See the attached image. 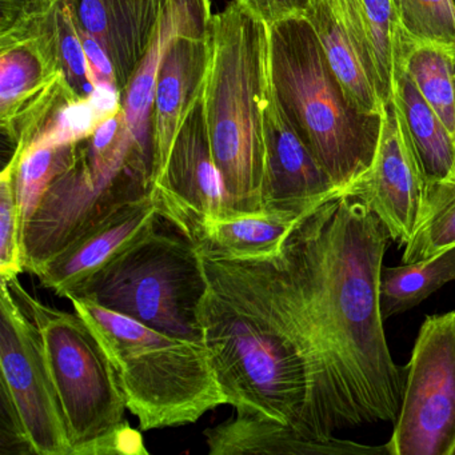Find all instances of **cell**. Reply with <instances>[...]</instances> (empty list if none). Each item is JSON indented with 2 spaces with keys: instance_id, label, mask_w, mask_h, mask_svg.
Returning a JSON list of instances; mask_svg holds the SVG:
<instances>
[{
  "instance_id": "obj_1",
  "label": "cell",
  "mask_w": 455,
  "mask_h": 455,
  "mask_svg": "<svg viewBox=\"0 0 455 455\" xmlns=\"http://www.w3.org/2000/svg\"><path fill=\"white\" fill-rule=\"evenodd\" d=\"M201 255L204 342L228 404L308 441L334 438L342 428L334 380L276 260Z\"/></svg>"
},
{
  "instance_id": "obj_2",
  "label": "cell",
  "mask_w": 455,
  "mask_h": 455,
  "mask_svg": "<svg viewBox=\"0 0 455 455\" xmlns=\"http://www.w3.org/2000/svg\"><path fill=\"white\" fill-rule=\"evenodd\" d=\"M391 242L361 201L340 196L306 214L282 249L331 370L343 428L395 425L401 412L404 367L394 363L379 306Z\"/></svg>"
},
{
  "instance_id": "obj_3",
  "label": "cell",
  "mask_w": 455,
  "mask_h": 455,
  "mask_svg": "<svg viewBox=\"0 0 455 455\" xmlns=\"http://www.w3.org/2000/svg\"><path fill=\"white\" fill-rule=\"evenodd\" d=\"M268 92V28L238 0H231L212 17V60L204 90L207 129L228 214L263 212Z\"/></svg>"
},
{
  "instance_id": "obj_4",
  "label": "cell",
  "mask_w": 455,
  "mask_h": 455,
  "mask_svg": "<svg viewBox=\"0 0 455 455\" xmlns=\"http://www.w3.org/2000/svg\"><path fill=\"white\" fill-rule=\"evenodd\" d=\"M268 74L290 124L342 196L371 166L382 116L350 102L307 18L268 28Z\"/></svg>"
},
{
  "instance_id": "obj_5",
  "label": "cell",
  "mask_w": 455,
  "mask_h": 455,
  "mask_svg": "<svg viewBox=\"0 0 455 455\" xmlns=\"http://www.w3.org/2000/svg\"><path fill=\"white\" fill-rule=\"evenodd\" d=\"M68 300L105 347L142 430L196 423L228 404L204 343L170 337L87 299Z\"/></svg>"
},
{
  "instance_id": "obj_6",
  "label": "cell",
  "mask_w": 455,
  "mask_h": 455,
  "mask_svg": "<svg viewBox=\"0 0 455 455\" xmlns=\"http://www.w3.org/2000/svg\"><path fill=\"white\" fill-rule=\"evenodd\" d=\"M209 290L198 247L156 226L68 295L130 316L156 331L204 342L201 307Z\"/></svg>"
},
{
  "instance_id": "obj_7",
  "label": "cell",
  "mask_w": 455,
  "mask_h": 455,
  "mask_svg": "<svg viewBox=\"0 0 455 455\" xmlns=\"http://www.w3.org/2000/svg\"><path fill=\"white\" fill-rule=\"evenodd\" d=\"M4 282L38 329L68 425L71 455H87L92 444L126 420V398L116 369L81 314L44 305L18 278Z\"/></svg>"
},
{
  "instance_id": "obj_8",
  "label": "cell",
  "mask_w": 455,
  "mask_h": 455,
  "mask_svg": "<svg viewBox=\"0 0 455 455\" xmlns=\"http://www.w3.org/2000/svg\"><path fill=\"white\" fill-rule=\"evenodd\" d=\"M2 444L36 455H71L65 415L38 329L6 282L0 300Z\"/></svg>"
},
{
  "instance_id": "obj_9",
  "label": "cell",
  "mask_w": 455,
  "mask_h": 455,
  "mask_svg": "<svg viewBox=\"0 0 455 455\" xmlns=\"http://www.w3.org/2000/svg\"><path fill=\"white\" fill-rule=\"evenodd\" d=\"M403 367L388 455H455V310L426 316Z\"/></svg>"
},
{
  "instance_id": "obj_10",
  "label": "cell",
  "mask_w": 455,
  "mask_h": 455,
  "mask_svg": "<svg viewBox=\"0 0 455 455\" xmlns=\"http://www.w3.org/2000/svg\"><path fill=\"white\" fill-rule=\"evenodd\" d=\"M342 196L358 199L404 247L419 222L426 182L395 100L383 103L379 140L371 166Z\"/></svg>"
},
{
  "instance_id": "obj_11",
  "label": "cell",
  "mask_w": 455,
  "mask_h": 455,
  "mask_svg": "<svg viewBox=\"0 0 455 455\" xmlns=\"http://www.w3.org/2000/svg\"><path fill=\"white\" fill-rule=\"evenodd\" d=\"M159 215L193 238L199 223L228 214L225 188L212 153L204 94L180 126L161 177L154 185Z\"/></svg>"
},
{
  "instance_id": "obj_12",
  "label": "cell",
  "mask_w": 455,
  "mask_h": 455,
  "mask_svg": "<svg viewBox=\"0 0 455 455\" xmlns=\"http://www.w3.org/2000/svg\"><path fill=\"white\" fill-rule=\"evenodd\" d=\"M263 212L303 215L340 196L326 170L295 132L274 95L265 106Z\"/></svg>"
},
{
  "instance_id": "obj_13",
  "label": "cell",
  "mask_w": 455,
  "mask_h": 455,
  "mask_svg": "<svg viewBox=\"0 0 455 455\" xmlns=\"http://www.w3.org/2000/svg\"><path fill=\"white\" fill-rule=\"evenodd\" d=\"M159 218L153 190L150 196L121 207L76 236L33 274L42 286L68 298L92 274L156 228Z\"/></svg>"
},
{
  "instance_id": "obj_14",
  "label": "cell",
  "mask_w": 455,
  "mask_h": 455,
  "mask_svg": "<svg viewBox=\"0 0 455 455\" xmlns=\"http://www.w3.org/2000/svg\"><path fill=\"white\" fill-rule=\"evenodd\" d=\"M212 60L210 36H178L162 55L154 92L153 158L156 185L186 116L202 97Z\"/></svg>"
},
{
  "instance_id": "obj_15",
  "label": "cell",
  "mask_w": 455,
  "mask_h": 455,
  "mask_svg": "<svg viewBox=\"0 0 455 455\" xmlns=\"http://www.w3.org/2000/svg\"><path fill=\"white\" fill-rule=\"evenodd\" d=\"M170 0H65L79 33L108 52L124 94L158 30Z\"/></svg>"
},
{
  "instance_id": "obj_16",
  "label": "cell",
  "mask_w": 455,
  "mask_h": 455,
  "mask_svg": "<svg viewBox=\"0 0 455 455\" xmlns=\"http://www.w3.org/2000/svg\"><path fill=\"white\" fill-rule=\"evenodd\" d=\"M214 14L210 0H170L158 30L124 92V111L138 148L153 159L154 92L164 50L178 36H210Z\"/></svg>"
},
{
  "instance_id": "obj_17",
  "label": "cell",
  "mask_w": 455,
  "mask_h": 455,
  "mask_svg": "<svg viewBox=\"0 0 455 455\" xmlns=\"http://www.w3.org/2000/svg\"><path fill=\"white\" fill-rule=\"evenodd\" d=\"M204 436L212 455H388L386 444L366 446L335 436L330 441H308L286 426L236 412L207 428Z\"/></svg>"
},
{
  "instance_id": "obj_18",
  "label": "cell",
  "mask_w": 455,
  "mask_h": 455,
  "mask_svg": "<svg viewBox=\"0 0 455 455\" xmlns=\"http://www.w3.org/2000/svg\"><path fill=\"white\" fill-rule=\"evenodd\" d=\"M303 217L270 212L220 215L202 220L191 241L209 257L239 260L275 257Z\"/></svg>"
},
{
  "instance_id": "obj_19",
  "label": "cell",
  "mask_w": 455,
  "mask_h": 455,
  "mask_svg": "<svg viewBox=\"0 0 455 455\" xmlns=\"http://www.w3.org/2000/svg\"><path fill=\"white\" fill-rule=\"evenodd\" d=\"M306 18L318 36L332 74L356 110L366 116H382L377 78L331 2L315 0Z\"/></svg>"
},
{
  "instance_id": "obj_20",
  "label": "cell",
  "mask_w": 455,
  "mask_h": 455,
  "mask_svg": "<svg viewBox=\"0 0 455 455\" xmlns=\"http://www.w3.org/2000/svg\"><path fill=\"white\" fill-rule=\"evenodd\" d=\"M393 98L409 132L426 188L455 183V138L402 66L395 76Z\"/></svg>"
},
{
  "instance_id": "obj_21",
  "label": "cell",
  "mask_w": 455,
  "mask_h": 455,
  "mask_svg": "<svg viewBox=\"0 0 455 455\" xmlns=\"http://www.w3.org/2000/svg\"><path fill=\"white\" fill-rule=\"evenodd\" d=\"M401 65L455 138V47L402 33Z\"/></svg>"
},
{
  "instance_id": "obj_22",
  "label": "cell",
  "mask_w": 455,
  "mask_h": 455,
  "mask_svg": "<svg viewBox=\"0 0 455 455\" xmlns=\"http://www.w3.org/2000/svg\"><path fill=\"white\" fill-rule=\"evenodd\" d=\"M455 281V247L419 262L383 267L379 306L383 321L417 307L449 282Z\"/></svg>"
},
{
  "instance_id": "obj_23",
  "label": "cell",
  "mask_w": 455,
  "mask_h": 455,
  "mask_svg": "<svg viewBox=\"0 0 455 455\" xmlns=\"http://www.w3.org/2000/svg\"><path fill=\"white\" fill-rule=\"evenodd\" d=\"M78 143L36 148L20 158H10L9 166L14 177L15 196L23 228L33 218L55 180L76 161Z\"/></svg>"
},
{
  "instance_id": "obj_24",
  "label": "cell",
  "mask_w": 455,
  "mask_h": 455,
  "mask_svg": "<svg viewBox=\"0 0 455 455\" xmlns=\"http://www.w3.org/2000/svg\"><path fill=\"white\" fill-rule=\"evenodd\" d=\"M455 247V183L426 188L419 222L404 246L402 263L419 262Z\"/></svg>"
},
{
  "instance_id": "obj_25",
  "label": "cell",
  "mask_w": 455,
  "mask_h": 455,
  "mask_svg": "<svg viewBox=\"0 0 455 455\" xmlns=\"http://www.w3.org/2000/svg\"><path fill=\"white\" fill-rule=\"evenodd\" d=\"M364 20L382 102L393 97L401 68L402 28L393 0H363Z\"/></svg>"
},
{
  "instance_id": "obj_26",
  "label": "cell",
  "mask_w": 455,
  "mask_h": 455,
  "mask_svg": "<svg viewBox=\"0 0 455 455\" xmlns=\"http://www.w3.org/2000/svg\"><path fill=\"white\" fill-rule=\"evenodd\" d=\"M52 12L60 73L71 90L82 100H87L97 90L98 82L87 60L78 28L65 0H57Z\"/></svg>"
},
{
  "instance_id": "obj_27",
  "label": "cell",
  "mask_w": 455,
  "mask_h": 455,
  "mask_svg": "<svg viewBox=\"0 0 455 455\" xmlns=\"http://www.w3.org/2000/svg\"><path fill=\"white\" fill-rule=\"evenodd\" d=\"M410 39L455 47L454 0H393Z\"/></svg>"
},
{
  "instance_id": "obj_28",
  "label": "cell",
  "mask_w": 455,
  "mask_h": 455,
  "mask_svg": "<svg viewBox=\"0 0 455 455\" xmlns=\"http://www.w3.org/2000/svg\"><path fill=\"white\" fill-rule=\"evenodd\" d=\"M26 271L23 223L9 166L0 175V276L12 281Z\"/></svg>"
},
{
  "instance_id": "obj_29",
  "label": "cell",
  "mask_w": 455,
  "mask_h": 455,
  "mask_svg": "<svg viewBox=\"0 0 455 455\" xmlns=\"http://www.w3.org/2000/svg\"><path fill=\"white\" fill-rule=\"evenodd\" d=\"M263 25L271 28L295 18H306L315 0H238Z\"/></svg>"
},
{
  "instance_id": "obj_30",
  "label": "cell",
  "mask_w": 455,
  "mask_h": 455,
  "mask_svg": "<svg viewBox=\"0 0 455 455\" xmlns=\"http://www.w3.org/2000/svg\"><path fill=\"white\" fill-rule=\"evenodd\" d=\"M335 12L339 15L342 22L345 23L350 36L355 41L356 46L361 50L366 62L371 68L379 90L377 70L372 62L371 49H370L369 36H367L366 20H364L363 0H330Z\"/></svg>"
},
{
  "instance_id": "obj_31",
  "label": "cell",
  "mask_w": 455,
  "mask_h": 455,
  "mask_svg": "<svg viewBox=\"0 0 455 455\" xmlns=\"http://www.w3.org/2000/svg\"><path fill=\"white\" fill-rule=\"evenodd\" d=\"M87 455H148V451L142 434L124 420L113 433L92 444Z\"/></svg>"
},
{
  "instance_id": "obj_32",
  "label": "cell",
  "mask_w": 455,
  "mask_h": 455,
  "mask_svg": "<svg viewBox=\"0 0 455 455\" xmlns=\"http://www.w3.org/2000/svg\"><path fill=\"white\" fill-rule=\"evenodd\" d=\"M28 2H30V4H33L36 10H39V12H47V10L54 6L57 0H28Z\"/></svg>"
},
{
  "instance_id": "obj_33",
  "label": "cell",
  "mask_w": 455,
  "mask_h": 455,
  "mask_svg": "<svg viewBox=\"0 0 455 455\" xmlns=\"http://www.w3.org/2000/svg\"><path fill=\"white\" fill-rule=\"evenodd\" d=\"M454 4H455V0H454Z\"/></svg>"
}]
</instances>
